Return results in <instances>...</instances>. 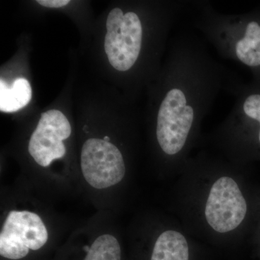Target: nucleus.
<instances>
[{
  "label": "nucleus",
  "instance_id": "nucleus-2",
  "mask_svg": "<svg viewBox=\"0 0 260 260\" xmlns=\"http://www.w3.org/2000/svg\"><path fill=\"white\" fill-rule=\"evenodd\" d=\"M193 25L220 56L260 74V6L242 14H225L208 1H191Z\"/></svg>",
  "mask_w": 260,
  "mask_h": 260
},
{
  "label": "nucleus",
  "instance_id": "nucleus-5",
  "mask_svg": "<svg viewBox=\"0 0 260 260\" xmlns=\"http://www.w3.org/2000/svg\"><path fill=\"white\" fill-rule=\"evenodd\" d=\"M107 28L104 48L109 62L118 71H129L140 60L144 46L141 16L135 11L124 13L114 8L108 15Z\"/></svg>",
  "mask_w": 260,
  "mask_h": 260
},
{
  "label": "nucleus",
  "instance_id": "nucleus-1",
  "mask_svg": "<svg viewBox=\"0 0 260 260\" xmlns=\"http://www.w3.org/2000/svg\"><path fill=\"white\" fill-rule=\"evenodd\" d=\"M242 81L191 32L174 38L158 88L155 139L167 156L180 155L221 92Z\"/></svg>",
  "mask_w": 260,
  "mask_h": 260
},
{
  "label": "nucleus",
  "instance_id": "nucleus-8",
  "mask_svg": "<svg viewBox=\"0 0 260 260\" xmlns=\"http://www.w3.org/2000/svg\"><path fill=\"white\" fill-rule=\"evenodd\" d=\"M87 229L90 242L85 246L83 260H121L120 242L114 229L101 224Z\"/></svg>",
  "mask_w": 260,
  "mask_h": 260
},
{
  "label": "nucleus",
  "instance_id": "nucleus-3",
  "mask_svg": "<svg viewBox=\"0 0 260 260\" xmlns=\"http://www.w3.org/2000/svg\"><path fill=\"white\" fill-rule=\"evenodd\" d=\"M55 235L52 218L41 203L17 198L3 210L0 255L8 259H23L45 247Z\"/></svg>",
  "mask_w": 260,
  "mask_h": 260
},
{
  "label": "nucleus",
  "instance_id": "nucleus-11",
  "mask_svg": "<svg viewBox=\"0 0 260 260\" xmlns=\"http://www.w3.org/2000/svg\"><path fill=\"white\" fill-rule=\"evenodd\" d=\"M37 3L46 8H59L70 3L69 0H38Z\"/></svg>",
  "mask_w": 260,
  "mask_h": 260
},
{
  "label": "nucleus",
  "instance_id": "nucleus-6",
  "mask_svg": "<svg viewBox=\"0 0 260 260\" xmlns=\"http://www.w3.org/2000/svg\"><path fill=\"white\" fill-rule=\"evenodd\" d=\"M71 134V124L60 111L42 113L28 145L29 155L37 167L49 172L54 162L62 160L67 155L64 142Z\"/></svg>",
  "mask_w": 260,
  "mask_h": 260
},
{
  "label": "nucleus",
  "instance_id": "nucleus-10",
  "mask_svg": "<svg viewBox=\"0 0 260 260\" xmlns=\"http://www.w3.org/2000/svg\"><path fill=\"white\" fill-rule=\"evenodd\" d=\"M32 98V89L28 80L17 78L11 87L3 79L0 80V110L12 113L28 105Z\"/></svg>",
  "mask_w": 260,
  "mask_h": 260
},
{
  "label": "nucleus",
  "instance_id": "nucleus-9",
  "mask_svg": "<svg viewBox=\"0 0 260 260\" xmlns=\"http://www.w3.org/2000/svg\"><path fill=\"white\" fill-rule=\"evenodd\" d=\"M189 246L181 233L167 230L154 244L150 260H189Z\"/></svg>",
  "mask_w": 260,
  "mask_h": 260
},
{
  "label": "nucleus",
  "instance_id": "nucleus-4",
  "mask_svg": "<svg viewBox=\"0 0 260 260\" xmlns=\"http://www.w3.org/2000/svg\"><path fill=\"white\" fill-rule=\"evenodd\" d=\"M80 167L84 186L95 194L113 192L126 176L124 155L109 136L84 142Z\"/></svg>",
  "mask_w": 260,
  "mask_h": 260
},
{
  "label": "nucleus",
  "instance_id": "nucleus-7",
  "mask_svg": "<svg viewBox=\"0 0 260 260\" xmlns=\"http://www.w3.org/2000/svg\"><path fill=\"white\" fill-rule=\"evenodd\" d=\"M247 205L237 183L223 177L214 183L205 206V218L218 233L232 232L245 218Z\"/></svg>",
  "mask_w": 260,
  "mask_h": 260
}]
</instances>
